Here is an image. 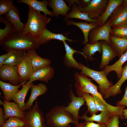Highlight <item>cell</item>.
<instances>
[{"instance_id": "obj_1", "label": "cell", "mask_w": 127, "mask_h": 127, "mask_svg": "<svg viewBox=\"0 0 127 127\" xmlns=\"http://www.w3.org/2000/svg\"><path fill=\"white\" fill-rule=\"evenodd\" d=\"M29 7L28 18L22 33L37 40L40 34L50 22L51 19L47 15L42 14L40 12L34 9L31 6Z\"/></svg>"}, {"instance_id": "obj_2", "label": "cell", "mask_w": 127, "mask_h": 127, "mask_svg": "<svg viewBox=\"0 0 127 127\" xmlns=\"http://www.w3.org/2000/svg\"><path fill=\"white\" fill-rule=\"evenodd\" d=\"M0 45L7 52L11 51H27L38 48L40 45L36 40L22 32H15Z\"/></svg>"}, {"instance_id": "obj_3", "label": "cell", "mask_w": 127, "mask_h": 127, "mask_svg": "<svg viewBox=\"0 0 127 127\" xmlns=\"http://www.w3.org/2000/svg\"><path fill=\"white\" fill-rule=\"evenodd\" d=\"M64 106H55L51 109L45 115L46 124L52 127H63L70 123L75 126L76 122L72 115L64 109Z\"/></svg>"}, {"instance_id": "obj_4", "label": "cell", "mask_w": 127, "mask_h": 127, "mask_svg": "<svg viewBox=\"0 0 127 127\" xmlns=\"http://www.w3.org/2000/svg\"><path fill=\"white\" fill-rule=\"evenodd\" d=\"M74 77L75 81L74 87L78 96L82 97L84 93H88L98 98L106 105L107 104L103 96L98 91V86L91 82L92 79L77 72L75 73Z\"/></svg>"}, {"instance_id": "obj_5", "label": "cell", "mask_w": 127, "mask_h": 127, "mask_svg": "<svg viewBox=\"0 0 127 127\" xmlns=\"http://www.w3.org/2000/svg\"><path fill=\"white\" fill-rule=\"evenodd\" d=\"M81 68V74L89 76L98 84V90L104 96L108 89L113 85L112 82L107 79L105 72L103 70L99 71L90 69L80 63Z\"/></svg>"}, {"instance_id": "obj_6", "label": "cell", "mask_w": 127, "mask_h": 127, "mask_svg": "<svg viewBox=\"0 0 127 127\" xmlns=\"http://www.w3.org/2000/svg\"><path fill=\"white\" fill-rule=\"evenodd\" d=\"M25 117L23 120L25 122L24 127H46L43 113L40 109L36 99L31 108L24 111Z\"/></svg>"}, {"instance_id": "obj_7", "label": "cell", "mask_w": 127, "mask_h": 127, "mask_svg": "<svg viewBox=\"0 0 127 127\" xmlns=\"http://www.w3.org/2000/svg\"><path fill=\"white\" fill-rule=\"evenodd\" d=\"M111 28L110 22L107 20L103 25L92 29L88 35L89 43L93 44L98 41L103 40L111 45L110 36Z\"/></svg>"}, {"instance_id": "obj_8", "label": "cell", "mask_w": 127, "mask_h": 127, "mask_svg": "<svg viewBox=\"0 0 127 127\" xmlns=\"http://www.w3.org/2000/svg\"><path fill=\"white\" fill-rule=\"evenodd\" d=\"M109 1V0H92L86 7L78 6L81 12L87 14L90 18L97 19L103 14Z\"/></svg>"}, {"instance_id": "obj_9", "label": "cell", "mask_w": 127, "mask_h": 127, "mask_svg": "<svg viewBox=\"0 0 127 127\" xmlns=\"http://www.w3.org/2000/svg\"><path fill=\"white\" fill-rule=\"evenodd\" d=\"M0 78L13 85H18L22 83L17 66L4 65L0 67Z\"/></svg>"}, {"instance_id": "obj_10", "label": "cell", "mask_w": 127, "mask_h": 127, "mask_svg": "<svg viewBox=\"0 0 127 127\" xmlns=\"http://www.w3.org/2000/svg\"><path fill=\"white\" fill-rule=\"evenodd\" d=\"M69 96L71 102L67 106H64V109L72 115L76 122L79 123L80 117L79 114V109L85 104V102L83 97L76 96L71 88H70Z\"/></svg>"}, {"instance_id": "obj_11", "label": "cell", "mask_w": 127, "mask_h": 127, "mask_svg": "<svg viewBox=\"0 0 127 127\" xmlns=\"http://www.w3.org/2000/svg\"><path fill=\"white\" fill-rule=\"evenodd\" d=\"M55 74L54 68L50 65L42 68L34 72L26 83L27 85L38 80L47 83L53 77Z\"/></svg>"}, {"instance_id": "obj_12", "label": "cell", "mask_w": 127, "mask_h": 127, "mask_svg": "<svg viewBox=\"0 0 127 127\" xmlns=\"http://www.w3.org/2000/svg\"><path fill=\"white\" fill-rule=\"evenodd\" d=\"M113 28L127 24V7L122 4L117 7L108 20Z\"/></svg>"}, {"instance_id": "obj_13", "label": "cell", "mask_w": 127, "mask_h": 127, "mask_svg": "<svg viewBox=\"0 0 127 127\" xmlns=\"http://www.w3.org/2000/svg\"><path fill=\"white\" fill-rule=\"evenodd\" d=\"M64 45L65 53L63 57V63L67 67L72 68L79 70H81L80 63L78 62L74 58L73 55L75 53H79L84 57L82 52L74 49L70 47L66 43V41L63 42Z\"/></svg>"}, {"instance_id": "obj_14", "label": "cell", "mask_w": 127, "mask_h": 127, "mask_svg": "<svg viewBox=\"0 0 127 127\" xmlns=\"http://www.w3.org/2000/svg\"><path fill=\"white\" fill-rule=\"evenodd\" d=\"M18 72L22 83L27 82L34 73L31 62L26 53L17 65Z\"/></svg>"}, {"instance_id": "obj_15", "label": "cell", "mask_w": 127, "mask_h": 127, "mask_svg": "<svg viewBox=\"0 0 127 127\" xmlns=\"http://www.w3.org/2000/svg\"><path fill=\"white\" fill-rule=\"evenodd\" d=\"M5 18L10 23L16 32H22L25 24L20 21L19 11L16 5H14L10 10L5 15Z\"/></svg>"}, {"instance_id": "obj_16", "label": "cell", "mask_w": 127, "mask_h": 127, "mask_svg": "<svg viewBox=\"0 0 127 127\" xmlns=\"http://www.w3.org/2000/svg\"><path fill=\"white\" fill-rule=\"evenodd\" d=\"M100 41L102 46V54L99 68L100 70H103L108 65L109 62L117 56L111 45L105 41Z\"/></svg>"}, {"instance_id": "obj_17", "label": "cell", "mask_w": 127, "mask_h": 127, "mask_svg": "<svg viewBox=\"0 0 127 127\" xmlns=\"http://www.w3.org/2000/svg\"><path fill=\"white\" fill-rule=\"evenodd\" d=\"M2 105L4 115L6 120L11 117H16L22 119L25 117L24 111H22L18 104L15 102H8L4 99Z\"/></svg>"}, {"instance_id": "obj_18", "label": "cell", "mask_w": 127, "mask_h": 127, "mask_svg": "<svg viewBox=\"0 0 127 127\" xmlns=\"http://www.w3.org/2000/svg\"><path fill=\"white\" fill-rule=\"evenodd\" d=\"M52 40H56L62 42L67 41L71 42H75V41L68 38L63 34L52 32L46 28L40 34L36 40L40 45H42L48 43Z\"/></svg>"}, {"instance_id": "obj_19", "label": "cell", "mask_w": 127, "mask_h": 127, "mask_svg": "<svg viewBox=\"0 0 127 127\" xmlns=\"http://www.w3.org/2000/svg\"><path fill=\"white\" fill-rule=\"evenodd\" d=\"M26 54L31 60L34 72L50 65L52 63L50 59L43 58L38 55L35 50H28Z\"/></svg>"}, {"instance_id": "obj_20", "label": "cell", "mask_w": 127, "mask_h": 127, "mask_svg": "<svg viewBox=\"0 0 127 127\" xmlns=\"http://www.w3.org/2000/svg\"><path fill=\"white\" fill-rule=\"evenodd\" d=\"M31 88L30 95L25 104L26 110H27L32 108L33 103L37 97L45 94L48 91L46 86L42 83L37 85L32 83Z\"/></svg>"}, {"instance_id": "obj_21", "label": "cell", "mask_w": 127, "mask_h": 127, "mask_svg": "<svg viewBox=\"0 0 127 127\" xmlns=\"http://www.w3.org/2000/svg\"><path fill=\"white\" fill-rule=\"evenodd\" d=\"M127 80V63L122 67L121 76L117 82L110 87L107 90L103 96L104 99L114 96L121 93V87L123 83Z\"/></svg>"}, {"instance_id": "obj_22", "label": "cell", "mask_w": 127, "mask_h": 127, "mask_svg": "<svg viewBox=\"0 0 127 127\" xmlns=\"http://www.w3.org/2000/svg\"><path fill=\"white\" fill-rule=\"evenodd\" d=\"M123 0H109L107 6L103 14L97 19L98 26L104 24L113 12L118 6L122 5Z\"/></svg>"}, {"instance_id": "obj_23", "label": "cell", "mask_w": 127, "mask_h": 127, "mask_svg": "<svg viewBox=\"0 0 127 127\" xmlns=\"http://www.w3.org/2000/svg\"><path fill=\"white\" fill-rule=\"evenodd\" d=\"M66 23L67 25H74L79 28L82 32L84 40L82 42L83 45H85L88 41V37L89 32L92 29L98 27L97 23L87 22H76L73 20H68Z\"/></svg>"}, {"instance_id": "obj_24", "label": "cell", "mask_w": 127, "mask_h": 127, "mask_svg": "<svg viewBox=\"0 0 127 127\" xmlns=\"http://www.w3.org/2000/svg\"><path fill=\"white\" fill-rule=\"evenodd\" d=\"M48 4L53 9L54 16L58 17L60 15L66 16L67 12L71 10L63 0H48Z\"/></svg>"}, {"instance_id": "obj_25", "label": "cell", "mask_w": 127, "mask_h": 127, "mask_svg": "<svg viewBox=\"0 0 127 127\" xmlns=\"http://www.w3.org/2000/svg\"><path fill=\"white\" fill-rule=\"evenodd\" d=\"M26 83L22 86L21 89L12 96V100L17 103L20 108L23 111L26 110L25 100L29 90L31 88L32 83L27 85Z\"/></svg>"}, {"instance_id": "obj_26", "label": "cell", "mask_w": 127, "mask_h": 127, "mask_svg": "<svg viewBox=\"0 0 127 127\" xmlns=\"http://www.w3.org/2000/svg\"><path fill=\"white\" fill-rule=\"evenodd\" d=\"M102 46L100 41H97L93 44L88 42L85 45L82 49L84 57L87 61H92L95 59L92 57L95 53L98 52L100 54L102 53Z\"/></svg>"}, {"instance_id": "obj_27", "label": "cell", "mask_w": 127, "mask_h": 127, "mask_svg": "<svg viewBox=\"0 0 127 127\" xmlns=\"http://www.w3.org/2000/svg\"><path fill=\"white\" fill-rule=\"evenodd\" d=\"M27 82H24L18 85H15L0 80V88L3 93L4 99L8 101H10L12 100V95L19 91V89Z\"/></svg>"}, {"instance_id": "obj_28", "label": "cell", "mask_w": 127, "mask_h": 127, "mask_svg": "<svg viewBox=\"0 0 127 127\" xmlns=\"http://www.w3.org/2000/svg\"><path fill=\"white\" fill-rule=\"evenodd\" d=\"M18 3H22L27 4L34 9L38 11H41L44 14L53 17L54 16L52 12L49 11L47 8L48 0H44L38 1L37 0H19Z\"/></svg>"}, {"instance_id": "obj_29", "label": "cell", "mask_w": 127, "mask_h": 127, "mask_svg": "<svg viewBox=\"0 0 127 127\" xmlns=\"http://www.w3.org/2000/svg\"><path fill=\"white\" fill-rule=\"evenodd\" d=\"M71 7V11L67 14L64 18L65 21H66L70 19L75 18L84 20L87 22L97 23V19L91 18L87 14L81 12L76 4H74Z\"/></svg>"}, {"instance_id": "obj_30", "label": "cell", "mask_w": 127, "mask_h": 127, "mask_svg": "<svg viewBox=\"0 0 127 127\" xmlns=\"http://www.w3.org/2000/svg\"><path fill=\"white\" fill-rule=\"evenodd\" d=\"M127 61V50L120 57L119 59L114 64L108 65L103 70L107 76L108 74L112 71L116 73L117 79L120 77L122 73V66Z\"/></svg>"}, {"instance_id": "obj_31", "label": "cell", "mask_w": 127, "mask_h": 127, "mask_svg": "<svg viewBox=\"0 0 127 127\" xmlns=\"http://www.w3.org/2000/svg\"><path fill=\"white\" fill-rule=\"evenodd\" d=\"M111 45L120 57L127 50V39L110 36Z\"/></svg>"}, {"instance_id": "obj_32", "label": "cell", "mask_w": 127, "mask_h": 127, "mask_svg": "<svg viewBox=\"0 0 127 127\" xmlns=\"http://www.w3.org/2000/svg\"><path fill=\"white\" fill-rule=\"evenodd\" d=\"M87 112L82 116H80L79 119H83L87 121H95L98 123L106 125L112 116L108 111L101 112L99 114H94L91 117L87 115Z\"/></svg>"}, {"instance_id": "obj_33", "label": "cell", "mask_w": 127, "mask_h": 127, "mask_svg": "<svg viewBox=\"0 0 127 127\" xmlns=\"http://www.w3.org/2000/svg\"><path fill=\"white\" fill-rule=\"evenodd\" d=\"M0 22L4 23L5 25V27L4 29L1 28H0V44L16 32L9 22L2 16H0Z\"/></svg>"}, {"instance_id": "obj_34", "label": "cell", "mask_w": 127, "mask_h": 127, "mask_svg": "<svg viewBox=\"0 0 127 127\" xmlns=\"http://www.w3.org/2000/svg\"><path fill=\"white\" fill-rule=\"evenodd\" d=\"M25 51H12L11 54L5 61L4 65L17 66L23 59Z\"/></svg>"}, {"instance_id": "obj_35", "label": "cell", "mask_w": 127, "mask_h": 127, "mask_svg": "<svg viewBox=\"0 0 127 127\" xmlns=\"http://www.w3.org/2000/svg\"><path fill=\"white\" fill-rule=\"evenodd\" d=\"M82 97L83 98L87 108V112H88L91 116L96 114L98 112L96 108L94 99L92 95L88 93L83 94Z\"/></svg>"}, {"instance_id": "obj_36", "label": "cell", "mask_w": 127, "mask_h": 127, "mask_svg": "<svg viewBox=\"0 0 127 127\" xmlns=\"http://www.w3.org/2000/svg\"><path fill=\"white\" fill-rule=\"evenodd\" d=\"M111 35L116 37L127 39V24L113 28Z\"/></svg>"}, {"instance_id": "obj_37", "label": "cell", "mask_w": 127, "mask_h": 127, "mask_svg": "<svg viewBox=\"0 0 127 127\" xmlns=\"http://www.w3.org/2000/svg\"><path fill=\"white\" fill-rule=\"evenodd\" d=\"M25 122L22 119L16 117L8 118L5 123L1 127H24Z\"/></svg>"}, {"instance_id": "obj_38", "label": "cell", "mask_w": 127, "mask_h": 127, "mask_svg": "<svg viewBox=\"0 0 127 127\" xmlns=\"http://www.w3.org/2000/svg\"><path fill=\"white\" fill-rule=\"evenodd\" d=\"M12 0H0V16L7 14L13 7Z\"/></svg>"}, {"instance_id": "obj_39", "label": "cell", "mask_w": 127, "mask_h": 127, "mask_svg": "<svg viewBox=\"0 0 127 127\" xmlns=\"http://www.w3.org/2000/svg\"><path fill=\"white\" fill-rule=\"evenodd\" d=\"M92 95L93 97L95 106L97 111L101 112L108 111L105 104L98 98L94 95Z\"/></svg>"}, {"instance_id": "obj_40", "label": "cell", "mask_w": 127, "mask_h": 127, "mask_svg": "<svg viewBox=\"0 0 127 127\" xmlns=\"http://www.w3.org/2000/svg\"><path fill=\"white\" fill-rule=\"evenodd\" d=\"M80 127H106V125L99 123H95L93 121H85L79 123L77 125Z\"/></svg>"}, {"instance_id": "obj_41", "label": "cell", "mask_w": 127, "mask_h": 127, "mask_svg": "<svg viewBox=\"0 0 127 127\" xmlns=\"http://www.w3.org/2000/svg\"><path fill=\"white\" fill-rule=\"evenodd\" d=\"M119 118L118 115L112 116L106 125V127H119Z\"/></svg>"}, {"instance_id": "obj_42", "label": "cell", "mask_w": 127, "mask_h": 127, "mask_svg": "<svg viewBox=\"0 0 127 127\" xmlns=\"http://www.w3.org/2000/svg\"><path fill=\"white\" fill-rule=\"evenodd\" d=\"M117 106L127 107V85L125 89V93L122 99L117 102L116 103Z\"/></svg>"}, {"instance_id": "obj_43", "label": "cell", "mask_w": 127, "mask_h": 127, "mask_svg": "<svg viewBox=\"0 0 127 127\" xmlns=\"http://www.w3.org/2000/svg\"><path fill=\"white\" fill-rule=\"evenodd\" d=\"M91 1V0H77L76 4L78 6L85 8L88 5Z\"/></svg>"}, {"instance_id": "obj_44", "label": "cell", "mask_w": 127, "mask_h": 127, "mask_svg": "<svg viewBox=\"0 0 127 127\" xmlns=\"http://www.w3.org/2000/svg\"><path fill=\"white\" fill-rule=\"evenodd\" d=\"M12 51L7 52L6 54H3L0 56V67L4 65V63L6 59L11 54Z\"/></svg>"}, {"instance_id": "obj_45", "label": "cell", "mask_w": 127, "mask_h": 127, "mask_svg": "<svg viewBox=\"0 0 127 127\" xmlns=\"http://www.w3.org/2000/svg\"><path fill=\"white\" fill-rule=\"evenodd\" d=\"M6 120L5 119L4 112V109L0 107V127H1L5 123Z\"/></svg>"}, {"instance_id": "obj_46", "label": "cell", "mask_w": 127, "mask_h": 127, "mask_svg": "<svg viewBox=\"0 0 127 127\" xmlns=\"http://www.w3.org/2000/svg\"><path fill=\"white\" fill-rule=\"evenodd\" d=\"M123 115L125 119L127 121V109H124L123 110Z\"/></svg>"}, {"instance_id": "obj_47", "label": "cell", "mask_w": 127, "mask_h": 127, "mask_svg": "<svg viewBox=\"0 0 127 127\" xmlns=\"http://www.w3.org/2000/svg\"><path fill=\"white\" fill-rule=\"evenodd\" d=\"M122 5L127 7V0H123Z\"/></svg>"}, {"instance_id": "obj_48", "label": "cell", "mask_w": 127, "mask_h": 127, "mask_svg": "<svg viewBox=\"0 0 127 127\" xmlns=\"http://www.w3.org/2000/svg\"><path fill=\"white\" fill-rule=\"evenodd\" d=\"M4 104V103L3 101H2L1 100H0V105H3V104Z\"/></svg>"}, {"instance_id": "obj_49", "label": "cell", "mask_w": 127, "mask_h": 127, "mask_svg": "<svg viewBox=\"0 0 127 127\" xmlns=\"http://www.w3.org/2000/svg\"><path fill=\"white\" fill-rule=\"evenodd\" d=\"M63 127H71V125L69 124L66 126Z\"/></svg>"}, {"instance_id": "obj_50", "label": "cell", "mask_w": 127, "mask_h": 127, "mask_svg": "<svg viewBox=\"0 0 127 127\" xmlns=\"http://www.w3.org/2000/svg\"><path fill=\"white\" fill-rule=\"evenodd\" d=\"M75 127H80L78 126H75Z\"/></svg>"}]
</instances>
